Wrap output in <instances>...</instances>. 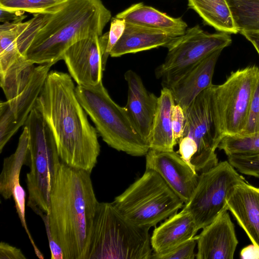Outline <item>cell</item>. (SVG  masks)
Here are the masks:
<instances>
[{"mask_svg":"<svg viewBox=\"0 0 259 259\" xmlns=\"http://www.w3.org/2000/svg\"><path fill=\"white\" fill-rule=\"evenodd\" d=\"M24 22H6L0 26V75L24 56L20 52L17 39L27 27Z\"/></svg>","mask_w":259,"mask_h":259,"instance_id":"cell-25","label":"cell"},{"mask_svg":"<svg viewBox=\"0 0 259 259\" xmlns=\"http://www.w3.org/2000/svg\"><path fill=\"white\" fill-rule=\"evenodd\" d=\"M223 50L215 51L208 56L168 88L175 104L179 105L183 110L201 92L212 84L215 66Z\"/></svg>","mask_w":259,"mask_h":259,"instance_id":"cell-18","label":"cell"},{"mask_svg":"<svg viewBox=\"0 0 259 259\" xmlns=\"http://www.w3.org/2000/svg\"><path fill=\"white\" fill-rule=\"evenodd\" d=\"M52 66L35 67L24 90L15 98L0 103V152L18 129L24 125L35 107Z\"/></svg>","mask_w":259,"mask_h":259,"instance_id":"cell-13","label":"cell"},{"mask_svg":"<svg viewBox=\"0 0 259 259\" xmlns=\"http://www.w3.org/2000/svg\"><path fill=\"white\" fill-rule=\"evenodd\" d=\"M25 12L19 10H9L0 8V21L1 22H22L27 16L24 15Z\"/></svg>","mask_w":259,"mask_h":259,"instance_id":"cell-36","label":"cell"},{"mask_svg":"<svg viewBox=\"0 0 259 259\" xmlns=\"http://www.w3.org/2000/svg\"><path fill=\"white\" fill-rule=\"evenodd\" d=\"M108 32L80 39L64 53L70 75L79 85H95L102 81L109 55L107 53Z\"/></svg>","mask_w":259,"mask_h":259,"instance_id":"cell-12","label":"cell"},{"mask_svg":"<svg viewBox=\"0 0 259 259\" xmlns=\"http://www.w3.org/2000/svg\"><path fill=\"white\" fill-rule=\"evenodd\" d=\"M188 2L190 9L217 30L229 34L239 33L227 0H188Z\"/></svg>","mask_w":259,"mask_h":259,"instance_id":"cell-24","label":"cell"},{"mask_svg":"<svg viewBox=\"0 0 259 259\" xmlns=\"http://www.w3.org/2000/svg\"><path fill=\"white\" fill-rule=\"evenodd\" d=\"M175 104L170 90L163 87L158 97L157 107L149 139L150 149L159 151H173L177 145L172 128L171 113Z\"/></svg>","mask_w":259,"mask_h":259,"instance_id":"cell-22","label":"cell"},{"mask_svg":"<svg viewBox=\"0 0 259 259\" xmlns=\"http://www.w3.org/2000/svg\"><path fill=\"white\" fill-rule=\"evenodd\" d=\"M218 148L227 156L259 154V134L246 136H226L220 142Z\"/></svg>","mask_w":259,"mask_h":259,"instance_id":"cell-26","label":"cell"},{"mask_svg":"<svg viewBox=\"0 0 259 259\" xmlns=\"http://www.w3.org/2000/svg\"><path fill=\"white\" fill-rule=\"evenodd\" d=\"M75 93L97 133L109 146L133 156L146 155L150 149L148 143L137 131L125 108L110 97L102 81L95 85H77Z\"/></svg>","mask_w":259,"mask_h":259,"instance_id":"cell-5","label":"cell"},{"mask_svg":"<svg viewBox=\"0 0 259 259\" xmlns=\"http://www.w3.org/2000/svg\"><path fill=\"white\" fill-rule=\"evenodd\" d=\"M12 197L15 202L16 212L20 219L21 224L28 235L35 254L39 258H44L43 254L35 244L26 224L25 219L26 192L20 185V182L15 185L13 191Z\"/></svg>","mask_w":259,"mask_h":259,"instance_id":"cell-28","label":"cell"},{"mask_svg":"<svg viewBox=\"0 0 259 259\" xmlns=\"http://www.w3.org/2000/svg\"><path fill=\"white\" fill-rule=\"evenodd\" d=\"M115 17L126 23L161 30L175 36L183 35L188 27L181 17H172L143 3L132 5Z\"/></svg>","mask_w":259,"mask_h":259,"instance_id":"cell-21","label":"cell"},{"mask_svg":"<svg viewBox=\"0 0 259 259\" xmlns=\"http://www.w3.org/2000/svg\"><path fill=\"white\" fill-rule=\"evenodd\" d=\"M197 236V259H233L238 244L228 210L221 213Z\"/></svg>","mask_w":259,"mask_h":259,"instance_id":"cell-15","label":"cell"},{"mask_svg":"<svg viewBox=\"0 0 259 259\" xmlns=\"http://www.w3.org/2000/svg\"><path fill=\"white\" fill-rule=\"evenodd\" d=\"M124 77L127 85V99L124 107L137 131L149 144L158 97L147 90L141 78L135 71H126Z\"/></svg>","mask_w":259,"mask_h":259,"instance_id":"cell-16","label":"cell"},{"mask_svg":"<svg viewBox=\"0 0 259 259\" xmlns=\"http://www.w3.org/2000/svg\"><path fill=\"white\" fill-rule=\"evenodd\" d=\"M146 156V169L157 172L186 204L197 186L199 175L177 152L150 149Z\"/></svg>","mask_w":259,"mask_h":259,"instance_id":"cell-14","label":"cell"},{"mask_svg":"<svg viewBox=\"0 0 259 259\" xmlns=\"http://www.w3.org/2000/svg\"><path fill=\"white\" fill-rule=\"evenodd\" d=\"M65 0H0V8L34 14L57 11Z\"/></svg>","mask_w":259,"mask_h":259,"instance_id":"cell-27","label":"cell"},{"mask_svg":"<svg viewBox=\"0 0 259 259\" xmlns=\"http://www.w3.org/2000/svg\"><path fill=\"white\" fill-rule=\"evenodd\" d=\"M126 22L125 20L113 17L111 19L110 27L108 32V41L107 53L110 56V53L113 47L122 36L125 29Z\"/></svg>","mask_w":259,"mask_h":259,"instance_id":"cell-33","label":"cell"},{"mask_svg":"<svg viewBox=\"0 0 259 259\" xmlns=\"http://www.w3.org/2000/svg\"><path fill=\"white\" fill-rule=\"evenodd\" d=\"M176 37L166 32L126 22L124 32L110 53L112 57L165 47Z\"/></svg>","mask_w":259,"mask_h":259,"instance_id":"cell-20","label":"cell"},{"mask_svg":"<svg viewBox=\"0 0 259 259\" xmlns=\"http://www.w3.org/2000/svg\"><path fill=\"white\" fill-rule=\"evenodd\" d=\"M171 120L174 140L176 144L183 136L185 116L183 108L178 104H175L171 109Z\"/></svg>","mask_w":259,"mask_h":259,"instance_id":"cell-32","label":"cell"},{"mask_svg":"<svg viewBox=\"0 0 259 259\" xmlns=\"http://www.w3.org/2000/svg\"><path fill=\"white\" fill-rule=\"evenodd\" d=\"M259 69L250 66L232 72L220 85H212V101L219 140L239 136L246 124Z\"/></svg>","mask_w":259,"mask_h":259,"instance_id":"cell-8","label":"cell"},{"mask_svg":"<svg viewBox=\"0 0 259 259\" xmlns=\"http://www.w3.org/2000/svg\"><path fill=\"white\" fill-rule=\"evenodd\" d=\"M245 181L228 160L200 173L190 199L184 205L192 214L199 230L227 210L229 193L236 185Z\"/></svg>","mask_w":259,"mask_h":259,"instance_id":"cell-10","label":"cell"},{"mask_svg":"<svg viewBox=\"0 0 259 259\" xmlns=\"http://www.w3.org/2000/svg\"><path fill=\"white\" fill-rule=\"evenodd\" d=\"M242 258H259V248L254 244L244 248L241 251Z\"/></svg>","mask_w":259,"mask_h":259,"instance_id":"cell-38","label":"cell"},{"mask_svg":"<svg viewBox=\"0 0 259 259\" xmlns=\"http://www.w3.org/2000/svg\"><path fill=\"white\" fill-rule=\"evenodd\" d=\"M226 210L259 248V188L246 181L236 185L227 198Z\"/></svg>","mask_w":259,"mask_h":259,"instance_id":"cell-17","label":"cell"},{"mask_svg":"<svg viewBox=\"0 0 259 259\" xmlns=\"http://www.w3.org/2000/svg\"><path fill=\"white\" fill-rule=\"evenodd\" d=\"M98 203L91 173L62 162L51 187L49 221L64 259H86Z\"/></svg>","mask_w":259,"mask_h":259,"instance_id":"cell-3","label":"cell"},{"mask_svg":"<svg viewBox=\"0 0 259 259\" xmlns=\"http://www.w3.org/2000/svg\"><path fill=\"white\" fill-rule=\"evenodd\" d=\"M259 134V71L250 103L245 128L239 136H251Z\"/></svg>","mask_w":259,"mask_h":259,"instance_id":"cell-30","label":"cell"},{"mask_svg":"<svg viewBox=\"0 0 259 259\" xmlns=\"http://www.w3.org/2000/svg\"><path fill=\"white\" fill-rule=\"evenodd\" d=\"M199 230L192 214L183 206L155 228L151 236L152 250L156 253L168 252L193 238Z\"/></svg>","mask_w":259,"mask_h":259,"instance_id":"cell-19","label":"cell"},{"mask_svg":"<svg viewBox=\"0 0 259 259\" xmlns=\"http://www.w3.org/2000/svg\"><path fill=\"white\" fill-rule=\"evenodd\" d=\"M240 33L252 44L259 55V31L244 30Z\"/></svg>","mask_w":259,"mask_h":259,"instance_id":"cell-37","label":"cell"},{"mask_svg":"<svg viewBox=\"0 0 259 259\" xmlns=\"http://www.w3.org/2000/svg\"><path fill=\"white\" fill-rule=\"evenodd\" d=\"M197 245L196 235L193 238L176 247L171 250L163 253L152 252L153 259H194L196 258L194 250Z\"/></svg>","mask_w":259,"mask_h":259,"instance_id":"cell-31","label":"cell"},{"mask_svg":"<svg viewBox=\"0 0 259 259\" xmlns=\"http://www.w3.org/2000/svg\"><path fill=\"white\" fill-rule=\"evenodd\" d=\"M42 220L48 237L52 259H64L62 249L59 244L54 240L51 231L49 214H42L39 216Z\"/></svg>","mask_w":259,"mask_h":259,"instance_id":"cell-34","label":"cell"},{"mask_svg":"<svg viewBox=\"0 0 259 259\" xmlns=\"http://www.w3.org/2000/svg\"><path fill=\"white\" fill-rule=\"evenodd\" d=\"M228 161L240 174L259 178V154L231 155Z\"/></svg>","mask_w":259,"mask_h":259,"instance_id":"cell-29","label":"cell"},{"mask_svg":"<svg viewBox=\"0 0 259 259\" xmlns=\"http://www.w3.org/2000/svg\"><path fill=\"white\" fill-rule=\"evenodd\" d=\"M112 203L130 221L149 228L177 213L185 204L157 172L147 169Z\"/></svg>","mask_w":259,"mask_h":259,"instance_id":"cell-7","label":"cell"},{"mask_svg":"<svg viewBox=\"0 0 259 259\" xmlns=\"http://www.w3.org/2000/svg\"><path fill=\"white\" fill-rule=\"evenodd\" d=\"M35 107L51 129L62 162L91 173L100 145L97 131L77 98L71 76L50 71Z\"/></svg>","mask_w":259,"mask_h":259,"instance_id":"cell-1","label":"cell"},{"mask_svg":"<svg viewBox=\"0 0 259 259\" xmlns=\"http://www.w3.org/2000/svg\"><path fill=\"white\" fill-rule=\"evenodd\" d=\"M33 16L17 39L18 48L31 63L51 66L77 41L102 35L111 18L101 0H65L54 12Z\"/></svg>","mask_w":259,"mask_h":259,"instance_id":"cell-2","label":"cell"},{"mask_svg":"<svg viewBox=\"0 0 259 259\" xmlns=\"http://www.w3.org/2000/svg\"><path fill=\"white\" fill-rule=\"evenodd\" d=\"M149 229L130 221L112 202H99L86 259H150L153 252Z\"/></svg>","mask_w":259,"mask_h":259,"instance_id":"cell-4","label":"cell"},{"mask_svg":"<svg viewBox=\"0 0 259 259\" xmlns=\"http://www.w3.org/2000/svg\"><path fill=\"white\" fill-rule=\"evenodd\" d=\"M24 125L28 133L30 155L27 206L40 216L49 213L51 187L62 161L51 129L35 107Z\"/></svg>","mask_w":259,"mask_h":259,"instance_id":"cell-6","label":"cell"},{"mask_svg":"<svg viewBox=\"0 0 259 259\" xmlns=\"http://www.w3.org/2000/svg\"><path fill=\"white\" fill-rule=\"evenodd\" d=\"M231 42V37L227 33H210L198 25L187 29L165 47L167 55L156 68L155 76L161 79L163 87L168 88L197 63Z\"/></svg>","mask_w":259,"mask_h":259,"instance_id":"cell-9","label":"cell"},{"mask_svg":"<svg viewBox=\"0 0 259 259\" xmlns=\"http://www.w3.org/2000/svg\"><path fill=\"white\" fill-rule=\"evenodd\" d=\"M1 259H26L20 249L2 241L0 243Z\"/></svg>","mask_w":259,"mask_h":259,"instance_id":"cell-35","label":"cell"},{"mask_svg":"<svg viewBox=\"0 0 259 259\" xmlns=\"http://www.w3.org/2000/svg\"><path fill=\"white\" fill-rule=\"evenodd\" d=\"M30 164L28 133L24 126L15 152L4 159L0 175V193L5 199H9L12 196L15 185L20 182L22 166H29Z\"/></svg>","mask_w":259,"mask_h":259,"instance_id":"cell-23","label":"cell"},{"mask_svg":"<svg viewBox=\"0 0 259 259\" xmlns=\"http://www.w3.org/2000/svg\"><path fill=\"white\" fill-rule=\"evenodd\" d=\"M212 85L201 92L184 110L183 137L192 139L196 144L197 151L191 162V167L198 174L219 162L215 150L220 140L217 134L213 105Z\"/></svg>","mask_w":259,"mask_h":259,"instance_id":"cell-11","label":"cell"}]
</instances>
